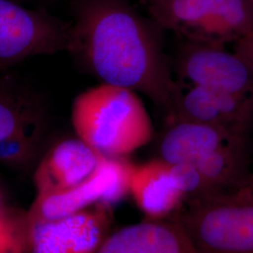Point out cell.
<instances>
[{"label": "cell", "mask_w": 253, "mask_h": 253, "mask_svg": "<svg viewBox=\"0 0 253 253\" xmlns=\"http://www.w3.org/2000/svg\"><path fill=\"white\" fill-rule=\"evenodd\" d=\"M164 29L130 0H79L69 50L104 84L145 94L172 118L181 91Z\"/></svg>", "instance_id": "6da1fadb"}, {"label": "cell", "mask_w": 253, "mask_h": 253, "mask_svg": "<svg viewBox=\"0 0 253 253\" xmlns=\"http://www.w3.org/2000/svg\"><path fill=\"white\" fill-rule=\"evenodd\" d=\"M72 121L78 138L106 158H123L153 137L152 121L135 91L104 83L74 100Z\"/></svg>", "instance_id": "7a4b0ae2"}, {"label": "cell", "mask_w": 253, "mask_h": 253, "mask_svg": "<svg viewBox=\"0 0 253 253\" xmlns=\"http://www.w3.org/2000/svg\"><path fill=\"white\" fill-rule=\"evenodd\" d=\"M174 217L201 253H253V190L243 186L188 204Z\"/></svg>", "instance_id": "3957f363"}, {"label": "cell", "mask_w": 253, "mask_h": 253, "mask_svg": "<svg viewBox=\"0 0 253 253\" xmlns=\"http://www.w3.org/2000/svg\"><path fill=\"white\" fill-rule=\"evenodd\" d=\"M164 30L224 45L253 32V0H139Z\"/></svg>", "instance_id": "277c9868"}, {"label": "cell", "mask_w": 253, "mask_h": 253, "mask_svg": "<svg viewBox=\"0 0 253 253\" xmlns=\"http://www.w3.org/2000/svg\"><path fill=\"white\" fill-rule=\"evenodd\" d=\"M176 73L192 85L253 96V67L223 45L187 41L175 62Z\"/></svg>", "instance_id": "5b68a950"}, {"label": "cell", "mask_w": 253, "mask_h": 253, "mask_svg": "<svg viewBox=\"0 0 253 253\" xmlns=\"http://www.w3.org/2000/svg\"><path fill=\"white\" fill-rule=\"evenodd\" d=\"M132 164L122 158H104L99 168L80 185L58 193L38 195L28 221L65 217L93 205H116L129 194Z\"/></svg>", "instance_id": "8992f818"}, {"label": "cell", "mask_w": 253, "mask_h": 253, "mask_svg": "<svg viewBox=\"0 0 253 253\" xmlns=\"http://www.w3.org/2000/svg\"><path fill=\"white\" fill-rule=\"evenodd\" d=\"M112 206L99 203L54 219L29 221L28 241L37 253H95L108 236Z\"/></svg>", "instance_id": "52a82bcc"}, {"label": "cell", "mask_w": 253, "mask_h": 253, "mask_svg": "<svg viewBox=\"0 0 253 253\" xmlns=\"http://www.w3.org/2000/svg\"><path fill=\"white\" fill-rule=\"evenodd\" d=\"M71 30L10 0H0V66L69 50Z\"/></svg>", "instance_id": "ba28073f"}, {"label": "cell", "mask_w": 253, "mask_h": 253, "mask_svg": "<svg viewBox=\"0 0 253 253\" xmlns=\"http://www.w3.org/2000/svg\"><path fill=\"white\" fill-rule=\"evenodd\" d=\"M170 119L194 120L247 138L253 124V96L190 84V88L181 91Z\"/></svg>", "instance_id": "9c48e42d"}, {"label": "cell", "mask_w": 253, "mask_h": 253, "mask_svg": "<svg viewBox=\"0 0 253 253\" xmlns=\"http://www.w3.org/2000/svg\"><path fill=\"white\" fill-rule=\"evenodd\" d=\"M105 157L78 139H67L51 149L36 174L38 195L70 190L88 179Z\"/></svg>", "instance_id": "30bf717a"}, {"label": "cell", "mask_w": 253, "mask_h": 253, "mask_svg": "<svg viewBox=\"0 0 253 253\" xmlns=\"http://www.w3.org/2000/svg\"><path fill=\"white\" fill-rule=\"evenodd\" d=\"M43 118L28 100L0 91V163L19 166L36 151Z\"/></svg>", "instance_id": "8fae6325"}, {"label": "cell", "mask_w": 253, "mask_h": 253, "mask_svg": "<svg viewBox=\"0 0 253 253\" xmlns=\"http://www.w3.org/2000/svg\"><path fill=\"white\" fill-rule=\"evenodd\" d=\"M247 146V138L235 135L217 126L188 119L171 120L158 151L163 162L193 163L208 154L225 148Z\"/></svg>", "instance_id": "7c38bea8"}, {"label": "cell", "mask_w": 253, "mask_h": 253, "mask_svg": "<svg viewBox=\"0 0 253 253\" xmlns=\"http://www.w3.org/2000/svg\"><path fill=\"white\" fill-rule=\"evenodd\" d=\"M101 253H197L177 218H148L124 227L100 245Z\"/></svg>", "instance_id": "4fadbf2b"}, {"label": "cell", "mask_w": 253, "mask_h": 253, "mask_svg": "<svg viewBox=\"0 0 253 253\" xmlns=\"http://www.w3.org/2000/svg\"><path fill=\"white\" fill-rule=\"evenodd\" d=\"M129 194L148 218H168L178 212L184 197L175 187L168 163L157 159L133 165L129 175Z\"/></svg>", "instance_id": "5bb4252c"}, {"label": "cell", "mask_w": 253, "mask_h": 253, "mask_svg": "<svg viewBox=\"0 0 253 253\" xmlns=\"http://www.w3.org/2000/svg\"><path fill=\"white\" fill-rule=\"evenodd\" d=\"M168 167L172 181L182 193L184 203H187V205L214 195V192L193 163H168Z\"/></svg>", "instance_id": "9a60e30c"}, {"label": "cell", "mask_w": 253, "mask_h": 253, "mask_svg": "<svg viewBox=\"0 0 253 253\" xmlns=\"http://www.w3.org/2000/svg\"><path fill=\"white\" fill-rule=\"evenodd\" d=\"M253 67V32L235 42V51Z\"/></svg>", "instance_id": "2e32d148"}, {"label": "cell", "mask_w": 253, "mask_h": 253, "mask_svg": "<svg viewBox=\"0 0 253 253\" xmlns=\"http://www.w3.org/2000/svg\"><path fill=\"white\" fill-rule=\"evenodd\" d=\"M16 249L18 248L15 246V242H13V238L7 230V227L0 222V253L8 252L9 250L14 251Z\"/></svg>", "instance_id": "e0dca14e"}, {"label": "cell", "mask_w": 253, "mask_h": 253, "mask_svg": "<svg viewBox=\"0 0 253 253\" xmlns=\"http://www.w3.org/2000/svg\"><path fill=\"white\" fill-rule=\"evenodd\" d=\"M246 187H248L249 189L253 190V169L250 171V174H249V177L247 179V182L245 184Z\"/></svg>", "instance_id": "ac0fdd59"}, {"label": "cell", "mask_w": 253, "mask_h": 253, "mask_svg": "<svg viewBox=\"0 0 253 253\" xmlns=\"http://www.w3.org/2000/svg\"><path fill=\"white\" fill-rule=\"evenodd\" d=\"M0 222H1V220H0Z\"/></svg>", "instance_id": "d6986e66"}]
</instances>
